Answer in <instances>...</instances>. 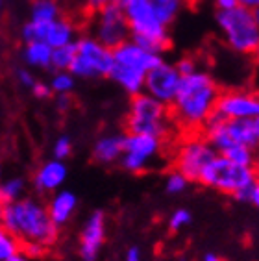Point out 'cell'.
<instances>
[{
  "instance_id": "1",
  "label": "cell",
  "mask_w": 259,
  "mask_h": 261,
  "mask_svg": "<svg viewBox=\"0 0 259 261\" xmlns=\"http://www.w3.org/2000/svg\"><path fill=\"white\" fill-rule=\"evenodd\" d=\"M219 98V86L210 72L196 70L193 74L184 76L178 95L170 106L172 121L184 130H198L217 110Z\"/></svg>"
},
{
  "instance_id": "2",
  "label": "cell",
  "mask_w": 259,
  "mask_h": 261,
  "mask_svg": "<svg viewBox=\"0 0 259 261\" xmlns=\"http://www.w3.org/2000/svg\"><path fill=\"white\" fill-rule=\"evenodd\" d=\"M0 226L8 233L15 236L22 245L39 243L48 248L58 241L60 236V226L52 221L48 206L30 196L2 206Z\"/></svg>"
},
{
  "instance_id": "3",
  "label": "cell",
  "mask_w": 259,
  "mask_h": 261,
  "mask_svg": "<svg viewBox=\"0 0 259 261\" xmlns=\"http://www.w3.org/2000/svg\"><path fill=\"white\" fill-rule=\"evenodd\" d=\"M161 61L163 58L160 54L146 50L135 41L128 39L113 48V69L110 78L128 95L135 96L145 93L146 74Z\"/></svg>"
},
{
  "instance_id": "4",
  "label": "cell",
  "mask_w": 259,
  "mask_h": 261,
  "mask_svg": "<svg viewBox=\"0 0 259 261\" xmlns=\"http://www.w3.org/2000/svg\"><path fill=\"white\" fill-rule=\"evenodd\" d=\"M122 8L132 30L130 39L154 54H163L169 48V26L161 22L154 0H128Z\"/></svg>"
},
{
  "instance_id": "5",
  "label": "cell",
  "mask_w": 259,
  "mask_h": 261,
  "mask_svg": "<svg viewBox=\"0 0 259 261\" xmlns=\"http://www.w3.org/2000/svg\"><path fill=\"white\" fill-rule=\"evenodd\" d=\"M170 108L156 100L148 93H139L132 96L126 115V130L128 134H143L165 139L170 132Z\"/></svg>"
},
{
  "instance_id": "6",
  "label": "cell",
  "mask_w": 259,
  "mask_h": 261,
  "mask_svg": "<svg viewBox=\"0 0 259 261\" xmlns=\"http://www.w3.org/2000/svg\"><path fill=\"white\" fill-rule=\"evenodd\" d=\"M215 22L226 45L237 54H255L259 48V26L252 10L234 8L215 13Z\"/></svg>"
},
{
  "instance_id": "7",
  "label": "cell",
  "mask_w": 259,
  "mask_h": 261,
  "mask_svg": "<svg viewBox=\"0 0 259 261\" xmlns=\"http://www.w3.org/2000/svg\"><path fill=\"white\" fill-rule=\"evenodd\" d=\"M259 180V174L255 167H243L229 161L226 156L219 154L205 167L200 178V184L205 187H211L215 191L224 193V195L235 196L239 191L252 187Z\"/></svg>"
},
{
  "instance_id": "8",
  "label": "cell",
  "mask_w": 259,
  "mask_h": 261,
  "mask_svg": "<svg viewBox=\"0 0 259 261\" xmlns=\"http://www.w3.org/2000/svg\"><path fill=\"white\" fill-rule=\"evenodd\" d=\"M113 69V48L100 43L93 35L76 39V56L70 72L76 78H110Z\"/></svg>"
},
{
  "instance_id": "9",
  "label": "cell",
  "mask_w": 259,
  "mask_h": 261,
  "mask_svg": "<svg viewBox=\"0 0 259 261\" xmlns=\"http://www.w3.org/2000/svg\"><path fill=\"white\" fill-rule=\"evenodd\" d=\"M91 35L110 48H117L119 45L126 43L132 35V30H130L124 8L119 2H113V4L106 6L100 11L93 13Z\"/></svg>"
},
{
  "instance_id": "10",
  "label": "cell",
  "mask_w": 259,
  "mask_h": 261,
  "mask_svg": "<svg viewBox=\"0 0 259 261\" xmlns=\"http://www.w3.org/2000/svg\"><path fill=\"white\" fill-rule=\"evenodd\" d=\"M219 152L205 137H189L178 146L174 156V169L179 171L189 181H200L202 172Z\"/></svg>"
},
{
  "instance_id": "11",
  "label": "cell",
  "mask_w": 259,
  "mask_h": 261,
  "mask_svg": "<svg viewBox=\"0 0 259 261\" xmlns=\"http://www.w3.org/2000/svg\"><path fill=\"white\" fill-rule=\"evenodd\" d=\"M163 139L143 134H126L124 154L120 158V165L130 172H141L160 156Z\"/></svg>"
},
{
  "instance_id": "12",
  "label": "cell",
  "mask_w": 259,
  "mask_h": 261,
  "mask_svg": "<svg viewBox=\"0 0 259 261\" xmlns=\"http://www.w3.org/2000/svg\"><path fill=\"white\" fill-rule=\"evenodd\" d=\"M182 78L179 70L176 69V65L161 61L154 69L146 74L145 80V93H148L150 96H154L156 100H160L165 106H172L178 89L182 86Z\"/></svg>"
},
{
  "instance_id": "13",
  "label": "cell",
  "mask_w": 259,
  "mask_h": 261,
  "mask_svg": "<svg viewBox=\"0 0 259 261\" xmlns=\"http://www.w3.org/2000/svg\"><path fill=\"white\" fill-rule=\"evenodd\" d=\"M217 111L228 121L235 119H259V95L250 91H226L220 93Z\"/></svg>"
},
{
  "instance_id": "14",
  "label": "cell",
  "mask_w": 259,
  "mask_h": 261,
  "mask_svg": "<svg viewBox=\"0 0 259 261\" xmlns=\"http://www.w3.org/2000/svg\"><path fill=\"white\" fill-rule=\"evenodd\" d=\"M106 241V217L102 211H93L80 231V257L95 261Z\"/></svg>"
},
{
  "instance_id": "15",
  "label": "cell",
  "mask_w": 259,
  "mask_h": 261,
  "mask_svg": "<svg viewBox=\"0 0 259 261\" xmlns=\"http://www.w3.org/2000/svg\"><path fill=\"white\" fill-rule=\"evenodd\" d=\"M67 172L69 171H67L65 161L52 158V160L45 161V163L35 171L34 187L39 193L58 191V189L65 184V180H67Z\"/></svg>"
},
{
  "instance_id": "16",
  "label": "cell",
  "mask_w": 259,
  "mask_h": 261,
  "mask_svg": "<svg viewBox=\"0 0 259 261\" xmlns=\"http://www.w3.org/2000/svg\"><path fill=\"white\" fill-rule=\"evenodd\" d=\"M224 130L234 145L250 146V148H254V150L259 146L257 119H235V121H226Z\"/></svg>"
},
{
  "instance_id": "17",
  "label": "cell",
  "mask_w": 259,
  "mask_h": 261,
  "mask_svg": "<svg viewBox=\"0 0 259 261\" xmlns=\"http://www.w3.org/2000/svg\"><path fill=\"white\" fill-rule=\"evenodd\" d=\"M122 154H124V136L119 134L98 137L93 146V160L102 165H111L115 161H120Z\"/></svg>"
},
{
  "instance_id": "18",
  "label": "cell",
  "mask_w": 259,
  "mask_h": 261,
  "mask_svg": "<svg viewBox=\"0 0 259 261\" xmlns=\"http://www.w3.org/2000/svg\"><path fill=\"white\" fill-rule=\"evenodd\" d=\"M46 206H48V213L52 217V221L58 226H63L70 221V217L74 215L78 198L72 191H56Z\"/></svg>"
},
{
  "instance_id": "19",
  "label": "cell",
  "mask_w": 259,
  "mask_h": 261,
  "mask_svg": "<svg viewBox=\"0 0 259 261\" xmlns=\"http://www.w3.org/2000/svg\"><path fill=\"white\" fill-rule=\"evenodd\" d=\"M52 54L54 48L45 41L24 43L20 48V60L32 69H52Z\"/></svg>"
},
{
  "instance_id": "20",
  "label": "cell",
  "mask_w": 259,
  "mask_h": 261,
  "mask_svg": "<svg viewBox=\"0 0 259 261\" xmlns=\"http://www.w3.org/2000/svg\"><path fill=\"white\" fill-rule=\"evenodd\" d=\"M76 39H78L76 24L70 19L60 17L58 20L50 22L45 43H48L52 48H60V46L72 45V43H76Z\"/></svg>"
},
{
  "instance_id": "21",
  "label": "cell",
  "mask_w": 259,
  "mask_h": 261,
  "mask_svg": "<svg viewBox=\"0 0 259 261\" xmlns=\"http://www.w3.org/2000/svg\"><path fill=\"white\" fill-rule=\"evenodd\" d=\"M61 17L58 0H34L30 10V20L35 22H54Z\"/></svg>"
},
{
  "instance_id": "22",
  "label": "cell",
  "mask_w": 259,
  "mask_h": 261,
  "mask_svg": "<svg viewBox=\"0 0 259 261\" xmlns=\"http://www.w3.org/2000/svg\"><path fill=\"white\" fill-rule=\"evenodd\" d=\"M24 180L22 178H10L0 186V202L2 206L6 204H13L24 198Z\"/></svg>"
},
{
  "instance_id": "23",
  "label": "cell",
  "mask_w": 259,
  "mask_h": 261,
  "mask_svg": "<svg viewBox=\"0 0 259 261\" xmlns=\"http://www.w3.org/2000/svg\"><path fill=\"white\" fill-rule=\"evenodd\" d=\"M74 56H76V43L54 48V54H52V70L54 72H58V70H70V65L74 61Z\"/></svg>"
},
{
  "instance_id": "24",
  "label": "cell",
  "mask_w": 259,
  "mask_h": 261,
  "mask_svg": "<svg viewBox=\"0 0 259 261\" xmlns=\"http://www.w3.org/2000/svg\"><path fill=\"white\" fill-rule=\"evenodd\" d=\"M226 156L229 161H234L237 165H243V167H255V154H254V148H250V146H244V145H234L231 148L222 154Z\"/></svg>"
},
{
  "instance_id": "25",
  "label": "cell",
  "mask_w": 259,
  "mask_h": 261,
  "mask_svg": "<svg viewBox=\"0 0 259 261\" xmlns=\"http://www.w3.org/2000/svg\"><path fill=\"white\" fill-rule=\"evenodd\" d=\"M50 22H35L28 20L22 28H20V39L24 43H34V41H46Z\"/></svg>"
},
{
  "instance_id": "26",
  "label": "cell",
  "mask_w": 259,
  "mask_h": 261,
  "mask_svg": "<svg viewBox=\"0 0 259 261\" xmlns=\"http://www.w3.org/2000/svg\"><path fill=\"white\" fill-rule=\"evenodd\" d=\"M20 252H22V243L6 230L0 231V259L10 261L11 257H15Z\"/></svg>"
},
{
  "instance_id": "27",
  "label": "cell",
  "mask_w": 259,
  "mask_h": 261,
  "mask_svg": "<svg viewBox=\"0 0 259 261\" xmlns=\"http://www.w3.org/2000/svg\"><path fill=\"white\" fill-rule=\"evenodd\" d=\"M74 78L76 76L70 70H58L52 74L50 80V87L56 95H69L70 91L74 89Z\"/></svg>"
},
{
  "instance_id": "28",
  "label": "cell",
  "mask_w": 259,
  "mask_h": 261,
  "mask_svg": "<svg viewBox=\"0 0 259 261\" xmlns=\"http://www.w3.org/2000/svg\"><path fill=\"white\" fill-rule=\"evenodd\" d=\"M187 184H189V180L179 171L172 169L165 178V191L169 195H179V193H184L187 189Z\"/></svg>"
},
{
  "instance_id": "29",
  "label": "cell",
  "mask_w": 259,
  "mask_h": 261,
  "mask_svg": "<svg viewBox=\"0 0 259 261\" xmlns=\"http://www.w3.org/2000/svg\"><path fill=\"white\" fill-rule=\"evenodd\" d=\"M156 8H158V15H160L161 22L165 26H170V22L179 13L182 2H156Z\"/></svg>"
},
{
  "instance_id": "30",
  "label": "cell",
  "mask_w": 259,
  "mask_h": 261,
  "mask_svg": "<svg viewBox=\"0 0 259 261\" xmlns=\"http://www.w3.org/2000/svg\"><path fill=\"white\" fill-rule=\"evenodd\" d=\"M191 221H193V217H191L189 210H176L172 211V215L169 217V228L172 231H179L184 230L185 226H189Z\"/></svg>"
},
{
  "instance_id": "31",
  "label": "cell",
  "mask_w": 259,
  "mask_h": 261,
  "mask_svg": "<svg viewBox=\"0 0 259 261\" xmlns=\"http://www.w3.org/2000/svg\"><path fill=\"white\" fill-rule=\"evenodd\" d=\"M70 152H72V141H70L69 136H61L54 141V145H52V156L56 160L65 161L70 156Z\"/></svg>"
},
{
  "instance_id": "32",
  "label": "cell",
  "mask_w": 259,
  "mask_h": 261,
  "mask_svg": "<svg viewBox=\"0 0 259 261\" xmlns=\"http://www.w3.org/2000/svg\"><path fill=\"white\" fill-rule=\"evenodd\" d=\"M174 65H176V69L179 70L182 76H189V74H193V72H196V70H200L198 63H196L193 58H182V60L176 61Z\"/></svg>"
},
{
  "instance_id": "33",
  "label": "cell",
  "mask_w": 259,
  "mask_h": 261,
  "mask_svg": "<svg viewBox=\"0 0 259 261\" xmlns=\"http://www.w3.org/2000/svg\"><path fill=\"white\" fill-rule=\"evenodd\" d=\"M15 74H17V80H19V84L22 87H28V89H32V87L37 84L34 72H32V70H28V69H17Z\"/></svg>"
},
{
  "instance_id": "34",
  "label": "cell",
  "mask_w": 259,
  "mask_h": 261,
  "mask_svg": "<svg viewBox=\"0 0 259 261\" xmlns=\"http://www.w3.org/2000/svg\"><path fill=\"white\" fill-rule=\"evenodd\" d=\"M52 93H54V91H52L50 84H45V82H37V84L32 87V95H34L35 98H39V100H46V98H50Z\"/></svg>"
},
{
  "instance_id": "35",
  "label": "cell",
  "mask_w": 259,
  "mask_h": 261,
  "mask_svg": "<svg viewBox=\"0 0 259 261\" xmlns=\"http://www.w3.org/2000/svg\"><path fill=\"white\" fill-rule=\"evenodd\" d=\"M22 252L28 257H41L46 252V246L39 245V243H26L22 245Z\"/></svg>"
},
{
  "instance_id": "36",
  "label": "cell",
  "mask_w": 259,
  "mask_h": 261,
  "mask_svg": "<svg viewBox=\"0 0 259 261\" xmlns=\"http://www.w3.org/2000/svg\"><path fill=\"white\" fill-rule=\"evenodd\" d=\"M113 2H117V0H87V10L91 13H96V11H100L106 6L113 4Z\"/></svg>"
},
{
  "instance_id": "37",
  "label": "cell",
  "mask_w": 259,
  "mask_h": 261,
  "mask_svg": "<svg viewBox=\"0 0 259 261\" xmlns=\"http://www.w3.org/2000/svg\"><path fill=\"white\" fill-rule=\"evenodd\" d=\"M70 96L69 95H56V110L65 113L70 108Z\"/></svg>"
},
{
  "instance_id": "38",
  "label": "cell",
  "mask_w": 259,
  "mask_h": 261,
  "mask_svg": "<svg viewBox=\"0 0 259 261\" xmlns=\"http://www.w3.org/2000/svg\"><path fill=\"white\" fill-rule=\"evenodd\" d=\"M237 0H215V8L217 11H224V10H234L237 8Z\"/></svg>"
},
{
  "instance_id": "39",
  "label": "cell",
  "mask_w": 259,
  "mask_h": 261,
  "mask_svg": "<svg viewBox=\"0 0 259 261\" xmlns=\"http://www.w3.org/2000/svg\"><path fill=\"white\" fill-rule=\"evenodd\" d=\"M237 4L241 6V8H246V10H257L259 8V0H237Z\"/></svg>"
},
{
  "instance_id": "40",
  "label": "cell",
  "mask_w": 259,
  "mask_h": 261,
  "mask_svg": "<svg viewBox=\"0 0 259 261\" xmlns=\"http://www.w3.org/2000/svg\"><path fill=\"white\" fill-rule=\"evenodd\" d=\"M126 261H141V252L139 248L132 246L128 252H126Z\"/></svg>"
},
{
  "instance_id": "41",
  "label": "cell",
  "mask_w": 259,
  "mask_h": 261,
  "mask_svg": "<svg viewBox=\"0 0 259 261\" xmlns=\"http://www.w3.org/2000/svg\"><path fill=\"white\" fill-rule=\"evenodd\" d=\"M250 202H252V204H254V206L259 210V180L255 181L254 189H252V196H250Z\"/></svg>"
},
{
  "instance_id": "42",
  "label": "cell",
  "mask_w": 259,
  "mask_h": 261,
  "mask_svg": "<svg viewBox=\"0 0 259 261\" xmlns=\"http://www.w3.org/2000/svg\"><path fill=\"white\" fill-rule=\"evenodd\" d=\"M202 261H220V257L217 256V254H213V252H208V254H205L204 259H202Z\"/></svg>"
},
{
  "instance_id": "43",
  "label": "cell",
  "mask_w": 259,
  "mask_h": 261,
  "mask_svg": "<svg viewBox=\"0 0 259 261\" xmlns=\"http://www.w3.org/2000/svg\"><path fill=\"white\" fill-rule=\"evenodd\" d=\"M10 261H28V256H26L24 252H20V254H17L15 257H11Z\"/></svg>"
},
{
  "instance_id": "44",
  "label": "cell",
  "mask_w": 259,
  "mask_h": 261,
  "mask_svg": "<svg viewBox=\"0 0 259 261\" xmlns=\"http://www.w3.org/2000/svg\"><path fill=\"white\" fill-rule=\"evenodd\" d=\"M252 13H254V19H255V22H257V26H259V8L252 11Z\"/></svg>"
},
{
  "instance_id": "45",
  "label": "cell",
  "mask_w": 259,
  "mask_h": 261,
  "mask_svg": "<svg viewBox=\"0 0 259 261\" xmlns=\"http://www.w3.org/2000/svg\"><path fill=\"white\" fill-rule=\"evenodd\" d=\"M154 2H184V0H154Z\"/></svg>"
},
{
  "instance_id": "46",
  "label": "cell",
  "mask_w": 259,
  "mask_h": 261,
  "mask_svg": "<svg viewBox=\"0 0 259 261\" xmlns=\"http://www.w3.org/2000/svg\"><path fill=\"white\" fill-rule=\"evenodd\" d=\"M255 58H257V61H259V48H257V52H255Z\"/></svg>"
},
{
  "instance_id": "47",
  "label": "cell",
  "mask_w": 259,
  "mask_h": 261,
  "mask_svg": "<svg viewBox=\"0 0 259 261\" xmlns=\"http://www.w3.org/2000/svg\"><path fill=\"white\" fill-rule=\"evenodd\" d=\"M257 126H259V119H257Z\"/></svg>"
}]
</instances>
